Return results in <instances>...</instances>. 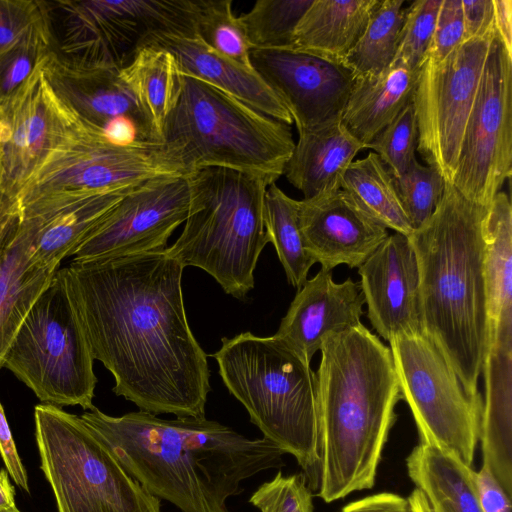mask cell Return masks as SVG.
<instances>
[{
	"label": "cell",
	"mask_w": 512,
	"mask_h": 512,
	"mask_svg": "<svg viewBox=\"0 0 512 512\" xmlns=\"http://www.w3.org/2000/svg\"><path fill=\"white\" fill-rule=\"evenodd\" d=\"M166 250L72 261L68 287L92 356L113 375L117 396L155 415L205 417L207 354L187 320L184 267Z\"/></svg>",
	"instance_id": "6da1fadb"
},
{
	"label": "cell",
	"mask_w": 512,
	"mask_h": 512,
	"mask_svg": "<svg viewBox=\"0 0 512 512\" xmlns=\"http://www.w3.org/2000/svg\"><path fill=\"white\" fill-rule=\"evenodd\" d=\"M80 418L149 493L181 512H231L227 500L244 480L284 466L285 453L271 441L206 417L111 416L94 407Z\"/></svg>",
	"instance_id": "7a4b0ae2"
},
{
	"label": "cell",
	"mask_w": 512,
	"mask_h": 512,
	"mask_svg": "<svg viewBox=\"0 0 512 512\" xmlns=\"http://www.w3.org/2000/svg\"><path fill=\"white\" fill-rule=\"evenodd\" d=\"M320 352L317 495L330 503L374 486L402 395L389 346L362 323L326 338Z\"/></svg>",
	"instance_id": "3957f363"
},
{
	"label": "cell",
	"mask_w": 512,
	"mask_h": 512,
	"mask_svg": "<svg viewBox=\"0 0 512 512\" xmlns=\"http://www.w3.org/2000/svg\"><path fill=\"white\" fill-rule=\"evenodd\" d=\"M487 210L445 181L432 216L408 236L418 261L423 330L474 398L482 397L478 382L487 336Z\"/></svg>",
	"instance_id": "277c9868"
},
{
	"label": "cell",
	"mask_w": 512,
	"mask_h": 512,
	"mask_svg": "<svg viewBox=\"0 0 512 512\" xmlns=\"http://www.w3.org/2000/svg\"><path fill=\"white\" fill-rule=\"evenodd\" d=\"M211 356L263 438L294 456L310 489H318L322 441L317 377L310 364L274 335L251 332L223 337Z\"/></svg>",
	"instance_id": "5b68a950"
},
{
	"label": "cell",
	"mask_w": 512,
	"mask_h": 512,
	"mask_svg": "<svg viewBox=\"0 0 512 512\" xmlns=\"http://www.w3.org/2000/svg\"><path fill=\"white\" fill-rule=\"evenodd\" d=\"M161 142L185 175L228 168L272 183L283 175L295 147L289 125L182 72Z\"/></svg>",
	"instance_id": "8992f818"
},
{
	"label": "cell",
	"mask_w": 512,
	"mask_h": 512,
	"mask_svg": "<svg viewBox=\"0 0 512 512\" xmlns=\"http://www.w3.org/2000/svg\"><path fill=\"white\" fill-rule=\"evenodd\" d=\"M188 215L182 233L167 248L185 268L212 276L226 294L245 300L254 288L259 256L269 243L264 197L272 182L228 168H203L186 175Z\"/></svg>",
	"instance_id": "52a82bcc"
},
{
	"label": "cell",
	"mask_w": 512,
	"mask_h": 512,
	"mask_svg": "<svg viewBox=\"0 0 512 512\" xmlns=\"http://www.w3.org/2000/svg\"><path fill=\"white\" fill-rule=\"evenodd\" d=\"M41 470L58 512H161L149 493L80 418L58 406L34 409Z\"/></svg>",
	"instance_id": "ba28073f"
},
{
	"label": "cell",
	"mask_w": 512,
	"mask_h": 512,
	"mask_svg": "<svg viewBox=\"0 0 512 512\" xmlns=\"http://www.w3.org/2000/svg\"><path fill=\"white\" fill-rule=\"evenodd\" d=\"M94 358L59 268L26 315L3 359L44 404L91 410L97 377Z\"/></svg>",
	"instance_id": "9c48e42d"
},
{
	"label": "cell",
	"mask_w": 512,
	"mask_h": 512,
	"mask_svg": "<svg viewBox=\"0 0 512 512\" xmlns=\"http://www.w3.org/2000/svg\"><path fill=\"white\" fill-rule=\"evenodd\" d=\"M46 7L58 16L52 50L79 68L121 70L154 33L195 37L192 0L56 1Z\"/></svg>",
	"instance_id": "30bf717a"
},
{
	"label": "cell",
	"mask_w": 512,
	"mask_h": 512,
	"mask_svg": "<svg viewBox=\"0 0 512 512\" xmlns=\"http://www.w3.org/2000/svg\"><path fill=\"white\" fill-rule=\"evenodd\" d=\"M174 175L186 176L162 143L118 145L80 120L13 201L18 208L54 203Z\"/></svg>",
	"instance_id": "8fae6325"
},
{
	"label": "cell",
	"mask_w": 512,
	"mask_h": 512,
	"mask_svg": "<svg viewBox=\"0 0 512 512\" xmlns=\"http://www.w3.org/2000/svg\"><path fill=\"white\" fill-rule=\"evenodd\" d=\"M402 399L420 443L434 445L472 467L480 438L483 399L470 396L424 330L389 341Z\"/></svg>",
	"instance_id": "7c38bea8"
},
{
	"label": "cell",
	"mask_w": 512,
	"mask_h": 512,
	"mask_svg": "<svg viewBox=\"0 0 512 512\" xmlns=\"http://www.w3.org/2000/svg\"><path fill=\"white\" fill-rule=\"evenodd\" d=\"M494 35L467 40L441 61L425 59L419 69L412 99L416 150L449 183Z\"/></svg>",
	"instance_id": "4fadbf2b"
},
{
	"label": "cell",
	"mask_w": 512,
	"mask_h": 512,
	"mask_svg": "<svg viewBox=\"0 0 512 512\" xmlns=\"http://www.w3.org/2000/svg\"><path fill=\"white\" fill-rule=\"evenodd\" d=\"M512 172V55L496 32L470 111L453 180L470 201L488 207Z\"/></svg>",
	"instance_id": "5bb4252c"
},
{
	"label": "cell",
	"mask_w": 512,
	"mask_h": 512,
	"mask_svg": "<svg viewBox=\"0 0 512 512\" xmlns=\"http://www.w3.org/2000/svg\"><path fill=\"white\" fill-rule=\"evenodd\" d=\"M189 208L186 176H162L132 188L73 253L74 262L161 252L185 222Z\"/></svg>",
	"instance_id": "9a60e30c"
},
{
	"label": "cell",
	"mask_w": 512,
	"mask_h": 512,
	"mask_svg": "<svg viewBox=\"0 0 512 512\" xmlns=\"http://www.w3.org/2000/svg\"><path fill=\"white\" fill-rule=\"evenodd\" d=\"M250 60L290 113L298 133L342 118L357 78L345 62L293 47L251 49Z\"/></svg>",
	"instance_id": "2e32d148"
},
{
	"label": "cell",
	"mask_w": 512,
	"mask_h": 512,
	"mask_svg": "<svg viewBox=\"0 0 512 512\" xmlns=\"http://www.w3.org/2000/svg\"><path fill=\"white\" fill-rule=\"evenodd\" d=\"M55 92L81 121L118 145L162 143L160 134L118 69L68 64L53 50L42 62Z\"/></svg>",
	"instance_id": "e0dca14e"
},
{
	"label": "cell",
	"mask_w": 512,
	"mask_h": 512,
	"mask_svg": "<svg viewBox=\"0 0 512 512\" xmlns=\"http://www.w3.org/2000/svg\"><path fill=\"white\" fill-rule=\"evenodd\" d=\"M42 62L4 107L9 140L0 194L10 200L80 123L49 83Z\"/></svg>",
	"instance_id": "ac0fdd59"
},
{
	"label": "cell",
	"mask_w": 512,
	"mask_h": 512,
	"mask_svg": "<svg viewBox=\"0 0 512 512\" xmlns=\"http://www.w3.org/2000/svg\"><path fill=\"white\" fill-rule=\"evenodd\" d=\"M368 319L384 340L423 330L420 279L408 236L389 235L358 268Z\"/></svg>",
	"instance_id": "d6986e66"
},
{
	"label": "cell",
	"mask_w": 512,
	"mask_h": 512,
	"mask_svg": "<svg viewBox=\"0 0 512 512\" xmlns=\"http://www.w3.org/2000/svg\"><path fill=\"white\" fill-rule=\"evenodd\" d=\"M298 221L306 250L329 271L359 268L389 236L342 188L298 201Z\"/></svg>",
	"instance_id": "ffe728a7"
},
{
	"label": "cell",
	"mask_w": 512,
	"mask_h": 512,
	"mask_svg": "<svg viewBox=\"0 0 512 512\" xmlns=\"http://www.w3.org/2000/svg\"><path fill=\"white\" fill-rule=\"evenodd\" d=\"M364 304L360 282L336 283L321 268L297 291L274 336L310 364L326 338L361 323Z\"/></svg>",
	"instance_id": "44dd1931"
},
{
	"label": "cell",
	"mask_w": 512,
	"mask_h": 512,
	"mask_svg": "<svg viewBox=\"0 0 512 512\" xmlns=\"http://www.w3.org/2000/svg\"><path fill=\"white\" fill-rule=\"evenodd\" d=\"M142 46L167 50L182 73L215 86L275 120L287 125L293 123L284 104L255 70L245 69L221 56L197 37L154 33L143 41Z\"/></svg>",
	"instance_id": "7402d4cb"
},
{
	"label": "cell",
	"mask_w": 512,
	"mask_h": 512,
	"mask_svg": "<svg viewBox=\"0 0 512 512\" xmlns=\"http://www.w3.org/2000/svg\"><path fill=\"white\" fill-rule=\"evenodd\" d=\"M135 186L54 203L17 207L20 216L30 218L36 228L33 261L42 267L59 268L61 261L73 255Z\"/></svg>",
	"instance_id": "603a6c76"
},
{
	"label": "cell",
	"mask_w": 512,
	"mask_h": 512,
	"mask_svg": "<svg viewBox=\"0 0 512 512\" xmlns=\"http://www.w3.org/2000/svg\"><path fill=\"white\" fill-rule=\"evenodd\" d=\"M35 238L33 221L20 216L0 246V369L23 320L59 269L33 261Z\"/></svg>",
	"instance_id": "cb8c5ba5"
},
{
	"label": "cell",
	"mask_w": 512,
	"mask_h": 512,
	"mask_svg": "<svg viewBox=\"0 0 512 512\" xmlns=\"http://www.w3.org/2000/svg\"><path fill=\"white\" fill-rule=\"evenodd\" d=\"M298 134L283 175L304 199L341 188L347 168L357 153L366 149L341 119Z\"/></svg>",
	"instance_id": "d4e9b609"
},
{
	"label": "cell",
	"mask_w": 512,
	"mask_h": 512,
	"mask_svg": "<svg viewBox=\"0 0 512 512\" xmlns=\"http://www.w3.org/2000/svg\"><path fill=\"white\" fill-rule=\"evenodd\" d=\"M419 69L393 61L378 73L357 76L341 122L365 148L412 101Z\"/></svg>",
	"instance_id": "484cf974"
},
{
	"label": "cell",
	"mask_w": 512,
	"mask_h": 512,
	"mask_svg": "<svg viewBox=\"0 0 512 512\" xmlns=\"http://www.w3.org/2000/svg\"><path fill=\"white\" fill-rule=\"evenodd\" d=\"M380 0H313L293 34L295 49L344 62Z\"/></svg>",
	"instance_id": "4316f807"
},
{
	"label": "cell",
	"mask_w": 512,
	"mask_h": 512,
	"mask_svg": "<svg viewBox=\"0 0 512 512\" xmlns=\"http://www.w3.org/2000/svg\"><path fill=\"white\" fill-rule=\"evenodd\" d=\"M406 466L432 512H483L474 470L442 449L419 442L408 455Z\"/></svg>",
	"instance_id": "83f0119b"
},
{
	"label": "cell",
	"mask_w": 512,
	"mask_h": 512,
	"mask_svg": "<svg viewBox=\"0 0 512 512\" xmlns=\"http://www.w3.org/2000/svg\"><path fill=\"white\" fill-rule=\"evenodd\" d=\"M120 76L148 114L161 137L165 118L180 89L181 71L167 50L142 46Z\"/></svg>",
	"instance_id": "f1b7e54d"
},
{
	"label": "cell",
	"mask_w": 512,
	"mask_h": 512,
	"mask_svg": "<svg viewBox=\"0 0 512 512\" xmlns=\"http://www.w3.org/2000/svg\"><path fill=\"white\" fill-rule=\"evenodd\" d=\"M341 188L362 210L387 229L406 236L413 233L414 229L401 204L395 179L375 152L349 165Z\"/></svg>",
	"instance_id": "f546056e"
},
{
	"label": "cell",
	"mask_w": 512,
	"mask_h": 512,
	"mask_svg": "<svg viewBox=\"0 0 512 512\" xmlns=\"http://www.w3.org/2000/svg\"><path fill=\"white\" fill-rule=\"evenodd\" d=\"M263 215L269 243L276 250L288 282L299 290L316 262L304 246L298 221V200L272 183L265 193Z\"/></svg>",
	"instance_id": "4dcf8cb0"
},
{
	"label": "cell",
	"mask_w": 512,
	"mask_h": 512,
	"mask_svg": "<svg viewBox=\"0 0 512 512\" xmlns=\"http://www.w3.org/2000/svg\"><path fill=\"white\" fill-rule=\"evenodd\" d=\"M404 0H380L344 62L357 76L378 73L396 54L404 19Z\"/></svg>",
	"instance_id": "1f68e13d"
},
{
	"label": "cell",
	"mask_w": 512,
	"mask_h": 512,
	"mask_svg": "<svg viewBox=\"0 0 512 512\" xmlns=\"http://www.w3.org/2000/svg\"><path fill=\"white\" fill-rule=\"evenodd\" d=\"M194 33L216 53L254 70L250 60L252 48L239 17L233 13L231 0H196Z\"/></svg>",
	"instance_id": "d6a6232c"
},
{
	"label": "cell",
	"mask_w": 512,
	"mask_h": 512,
	"mask_svg": "<svg viewBox=\"0 0 512 512\" xmlns=\"http://www.w3.org/2000/svg\"><path fill=\"white\" fill-rule=\"evenodd\" d=\"M313 0H259L241 21L252 49L291 47L294 30Z\"/></svg>",
	"instance_id": "836d02e7"
},
{
	"label": "cell",
	"mask_w": 512,
	"mask_h": 512,
	"mask_svg": "<svg viewBox=\"0 0 512 512\" xmlns=\"http://www.w3.org/2000/svg\"><path fill=\"white\" fill-rule=\"evenodd\" d=\"M52 49L47 12L18 42L0 53V107L7 105Z\"/></svg>",
	"instance_id": "e575fe53"
},
{
	"label": "cell",
	"mask_w": 512,
	"mask_h": 512,
	"mask_svg": "<svg viewBox=\"0 0 512 512\" xmlns=\"http://www.w3.org/2000/svg\"><path fill=\"white\" fill-rule=\"evenodd\" d=\"M394 179L403 209L416 230L436 210L444 192L445 180L436 169L424 166L417 160L402 176Z\"/></svg>",
	"instance_id": "d590c367"
},
{
	"label": "cell",
	"mask_w": 512,
	"mask_h": 512,
	"mask_svg": "<svg viewBox=\"0 0 512 512\" xmlns=\"http://www.w3.org/2000/svg\"><path fill=\"white\" fill-rule=\"evenodd\" d=\"M418 129L412 101L368 145L394 178L402 176L416 160Z\"/></svg>",
	"instance_id": "8d00e7d4"
},
{
	"label": "cell",
	"mask_w": 512,
	"mask_h": 512,
	"mask_svg": "<svg viewBox=\"0 0 512 512\" xmlns=\"http://www.w3.org/2000/svg\"><path fill=\"white\" fill-rule=\"evenodd\" d=\"M440 4L441 0H416L405 8L393 61L420 68L434 32Z\"/></svg>",
	"instance_id": "74e56055"
},
{
	"label": "cell",
	"mask_w": 512,
	"mask_h": 512,
	"mask_svg": "<svg viewBox=\"0 0 512 512\" xmlns=\"http://www.w3.org/2000/svg\"><path fill=\"white\" fill-rule=\"evenodd\" d=\"M248 501L260 512H313L311 489L303 473L285 476L277 472Z\"/></svg>",
	"instance_id": "f35d334b"
},
{
	"label": "cell",
	"mask_w": 512,
	"mask_h": 512,
	"mask_svg": "<svg viewBox=\"0 0 512 512\" xmlns=\"http://www.w3.org/2000/svg\"><path fill=\"white\" fill-rule=\"evenodd\" d=\"M44 1L0 0V53L46 16Z\"/></svg>",
	"instance_id": "ab89813d"
},
{
	"label": "cell",
	"mask_w": 512,
	"mask_h": 512,
	"mask_svg": "<svg viewBox=\"0 0 512 512\" xmlns=\"http://www.w3.org/2000/svg\"><path fill=\"white\" fill-rule=\"evenodd\" d=\"M463 42L465 38L461 0H441L424 60L441 61Z\"/></svg>",
	"instance_id": "60d3db41"
},
{
	"label": "cell",
	"mask_w": 512,
	"mask_h": 512,
	"mask_svg": "<svg viewBox=\"0 0 512 512\" xmlns=\"http://www.w3.org/2000/svg\"><path fill=\"white\" fill-rule=\"evenodd\" d=\"M465 41L492 35L494 11L492 0H461Z\"/></svg>",
	"instance_id": "b9f144b4"
},
{
	"label": "cell",
	"mask_w": 512,
	"mask_h": 512,
	"mask_svg": "<svg viewBox=\"0 0 512 512\" xmlns=\"http://www.w3.org/2000/svg\"><path fill=\"white\" fill-rule=\"evenodd\" d=\"M474 481L483 512H511V497L485 465L474 471Z\"/></svg>",
	"instance_id": "7bdbcfd3"
},
{
	"label": "cell",
	"mask_w": 512,
	"mask_h": 512,
	"mask_svg": "<svg viewBox=\"0 0 512 512\" xmlns=\"http://www.w3.org/2000/svg\"><path fill=\"white\" fill-rule=\"evenodd\" d=\"M0 455L5 463L7 472L15 483L29 492L26 469L17 452L3 407L0 403Z\"/></svg>",
	"instance_id": "ee69618b"
},
{
	"label": "cell",
	"mask_w": 512,
	"mask_h": 512,
	"mask_svg": "<svg viewBox=\"0 0 512 512\" xmlns=\"http://www.w3.org/2000/svg\"><path fill=\"white\" fill-rule=\"evenodd\" d=\"M341 512H413L407 498L390 492H382L353 501Z\"/></svg>",
	"instance_id": "f6af8a7d"
},
{
	"label": "cell",
	"mask_w": 512,
	"mask_h": 512,
	"mask_svg": "<svg viewBox=\"0 0 512 512\" xmlns=\"http://www.w3.org/2000/svg\"><path fill=\"white\" fill-rule=\"evenodd\" d=\"M494 11V29L506 48L512 55V1L492 0Z\"/></svg>",
	"instance_id": "bcb514c9"
},
{
	"label": "cell",
	"mask_w": 512,
	"mask_h": 512,
	"mask_svg": "<svg viewBox=\"0 0 512 512\" xmlns=\"http://www.w3.org/2000/svg\"><path fill=\"white\" fill-rule=\"evenodd\" d=\"M20 217L14 201L0 194V246Z\"/></svg>",
	"instance_id": "7dc6e473"
},
{
	"label": "cell",
	"mask_w": 512,
	"mask_h": 512,
	"mask_svg": "<svg viewBox=\"0 0 512 512\" xmlns=\"http://www.w3.org/2000/svg\"><path fill=\"white\" fill-rule=\"evenodd\" d=\"M15 503V491L9 478V473L0 470V512H18Z\"/></svg>",
	"instance_id": "c3c4849f"
},
{
	"label": "cell",
	"mask_w": 512,
	"mask_h": 512,
	"mask_svg": "<svg viewBox=\"0 0 512 512\" xmlns=\"http://www.w3.org/2000/svg\"><path fill=\"white\" fill-rule=\"evenodd\" d=\"M9 140V127L4 108L0 107V193L4 180L5 149Z\"/></svg>",
	"instance_id": "681fc988"
},
{
	"label": "cell",
	"mask_w": 512,
	"mask_h": 512,
	"mask_svg": "<svg viewBox=\"0 0 512 512\" xmlns=\"http://www.w3.org/2000/svg\"><path fill=\"white\" fill-rule=\"evenodd\" d=\"M413 512H432L425 496L415 488L407 498Z\"/></svg>",
	"instance_id": "f907efd6"
},
{
	"label": "cell",
	"mask_w": 512,
	"mask_h": 512,
	"mask_svg": "<svg viewBox=\"0 0 512 512\" xmlns=\"http://www.w3.org/2000/svg\"><path fill=\"white\" fill-rule=\"evenodd\" d=\"M18 512H20V511H18Z\"/></svg>",
	"instance_id": "816d5d0a"
}]
</instances>
